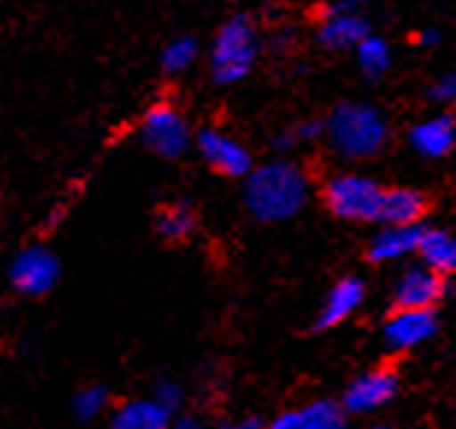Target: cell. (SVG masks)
<instances>
[{"label":"cell","instance_id":"obj_14","mask_svg":"<svg viewBox=\"0 0 456 429\" xmlns=\"http://www.w3.org/2000/svg\"><path fill=\"white\" fill-rule=\"evenodd\" d=\"M368 36V24L359 18L356 12H351V9H333L324 24H322V33H318V38L327 45V47H356L362 38Z\"/></svg>","mask_w":456,"mask_h":429},{"label":"cell","instance_id":"obj_25","mask_svg":"<svg viewBox=\"0 0 456 429\" xmlns=\"http://www.w3.org/2000/svg\"><path fill=\"white\" fill-rule=\"evenodd\" d=\"M268 429H304V412H286V415H280Z\"/></svg>","mask_w":456,"mask_h":429},{"label":"cell","instance_id":"obj_15","mask_svg":"<svg viewBox=\"0 0 456 429\" xmlns=\"http://www.w3.org/2000/svg\"><path fill=\"white\" fill-rule=\"evenodd\" d=\"M421 227L412 223V227H386L380 236L371 241V250L368 256L374 262H395V259H403L410 256L412 250H419V241H421Z\"/></svg>","mask_w":456,"mask_h":429},{"label":"cell","instance_id":"obj_30","mask_svg":"<svg viewBox=\"0 0 456 429\" xmlns=\"http://www.w3.org/2000/svg\"><path fill=\"white\" fill-rule=\"evenodd\" d=\"M380 429H383V426H380Z\"/></svg>","mask_w":456,"mask_h":429},{"label":"cell","instance_id":"obj_13","mask_svg":"<svg viewBox=\"0 0 456 429\" xmlns=\"http://www.w3.org/2000/svg\"><path fill=\"white\" fill-rule=\"evenodd\" d=\"M456 142V124L451 115H439L419 124L412 130V148L419 150L427 159H442L444 153H451Z\"/></svg>","mask_w":456,"mask_h":429},{"label":"cell","instance_id":"obj_29","mask_svg":"<svg viewBox=\"0 0 456 429\" xmlns=\"http://www.w3.org/2000/svg\"><path fill=\"white\" fill-rule=\"evenodd\" d=\"M365 0H338V9H351V12H356V6H362Z\"/></svg>","mask_w":456,"mask_h":429},{"label":"cell","instance_id":"obj_7","mask_svg":"<svg viewBox=\"0 0 456 429\" xmlns=\"http://www.w3.org/2000/svg\"><path fill=\"white\" fill-rule=\"evenodd\" d=\"M198 148L203 153V159H207L218 174H227V177H245L250 171V153L224 133L203 130L198 135Z\"/></svg>","mask_w":456,"mask_h":429},{"label":"cell","instance_id":"obj_1","mask_svg":"<svg viewBox=\"0 0 456 429\" xmlns=\"http://www.w3.org/2000/svg\"><path fill=\"white\" fill-rule=\"evenodd\" d=\"M248 209L259 221H286L306 203V177L289 162L262 165L248 177Z\"/></svg>","mask_w":456,"mask_h":429},{"label":"cell","instance_id":"obj_16","mask_svg":"<svg viewBox=\"0 0 456 429\" xmlns=\"http://www.w3.org/2000/svg\"><path fill=\"white\" fill-rule=\"evenodd\" d=\"M171 412L157 400H133L112 417V429H168Z\"/></svg>","mask_w":456,"mask_h":429},{"label":"cell","instance_id":"obj_21","mask_svg":"<svg viewBox=\"0 0 456 429\" xmlns=\"http://www.w3.org/2000/svg\"><path fill=\"white\" fill-rule=\"evenodd\" d=\"M106 403H110V392H106L103 385H89V388H83L80 394L74 397V415L80 417V421H94Z\"/></svg>","mask_w":456,"mask_h":429},{"label":"cell","instance_id":"obj_24","mask_svg":"<svg viewBox=\"0 0 456 429\" xmlns=\"http://www.w3.org/2000/svg\"><path fill=\"white\" fill-rule=\"evenodd\" d=\"M430 101L436 103H456V71L444 74L439 83L430 89Z\"/></svg>","mask_w":456,"mask_h":429},{"label":"cell","instance_id":"obj_11","mask_svg":"<svg viewBox=\"0 0 456 429\" xmlns=\"http://www.w3.org/2000/svg\"><path fill=\"white\" fill-rule=\"evenodd\" d=\"M427 209V200L421 191L415 189H389L383 191L380 200V214L377 221H386L389 227H412Z\"/></svg>","mask_w":456,"mask_h":429},{"label":"cell","instance_id":"obj_17","mask_svg":"<svg viewBox=\"0 0 456 429\" xmlns=\"http://www.w3.org/2000/svg\"><path fill=\"white\" fill-rule=\"evenodd\" d=\"M419 253L424 259V268H430L433 274H456V236L442 230H427L421 232Z\"/></svg>","mask_w":456,"mask_h":429},{"label":"cell","instance_id":"obj_23","mask_svg":"<svg viewBox=\"0 0 456 429\" xmlns=\"http://www.w3.org/2000/svg\"><path fill=\"white\" fill-rule=\"evenodd\" d=\"M153 400H157L159 406L168 409V412H174V409L180 406V400H183V388L177 383H171V379H162V383L157 385V392H153Z\"/></svg>","mask_w":456,"mask_h":429},{"label":"cell","instance_id":"obj_10","mask_svg":"<svg viewBox=\"0 0 456 429\" xmlns=\"http://www.w3.org/2000/svg\"><path fill=\"white\" fill-rule=\"evenodd\" d=\"M395 388H397V376L392 370H371V374L359 376L345 394L347 412H371V409L383 406L395 394Z\"/></svg>","mask_w":456,"mask_h":429},{"label":"cell","instance_id":"obj_3","mask_svg":"<svg viewBox=\"0 0 456 429\" xmlns=\"http://www.w3.org/2000/svg\"><path fill=\"white\" fill-rule=\"evenodd\" d=\"M256 56V33L250 18L236 15L221 27L212 45V74L218 83H239L250 71Z\"/></svg>","mask_w":456,"mask_h":429},{"label":"cell","instance_id":"obj_19","mask_svg":"<svg viewBox=\"0 0 456 429\" xmlns=\"http://www.w3.org/2000/svg\"><path fill=\"white\" fill-rule=\"evenodd\" d=\"M356 56L368 77H380L386 68H389V45H386L380 36L368 33L362 42L356 45Z\"/></svg>","mask_w":456,"mask_h":429},{"label":"cell","instance_id":"obj_20","mask_svg":"<svg viewBox=\"0 0 456 429\" xmlns=\"http://www.w3.org/2000/svg\"><path fill=\"white\" fill-rule=\"evenodd\" d=\"M304 412V429H345V415L336 403H313Z\"/></svg>","mask_w":456,"mask_h":429},{"label":"cell","instance_id":"obj_4","mask_svg":"<svg viewBox=\"0 0 456 429\" xmlns=\"http://www.w3.org/2000/svg\"><path fill=\"white\" fill-rule=\"evenodd\" d=\"M324 200H327V206H330V212L336 214V218L377 221V214H380L383 189L374 180H368V177L347 174V177H336V180L327 182Z\"/></svg>","mask_w":456,"mask_h":429},{"label":"cell","instance_id":"obj_8","mask_svg":"<svg viewBox=\"0 0 456 429\" xmlns=\"http://www.w3.org/2000/svg\"><path fill=\"white\" fill-rule=\"evenodd\" d=\"M444 282L430 268H410L395 286L397 309H430L442 297Z\"/></svg>","mask_w":456,"mask_h":429},{"label":"cell","instance_id":"obj_18","mask_svg":"<svg viewBox=\"0 0 456 429\" xmlns=\"http://www.w3.org/2000/svg\"><path fill=\"white\" fill-rule=\"evenodd\" d=\"M157 230L162 232L165 239H171V241L189 239L191 230H195V212H191L186 203H171V206L159 209Z\"/></svg>","mask_w":456,"mask_h":429},{"label":"cell","instance_id":"obj_2","mask_svg":"<svg viewBox=\"0 0 456 429\" xmlns=\"http://www.w3.org/2000/svg\"><path fill=\"white\" fill-rule=\"evenodd\" d=\"M327 135L333 148L347 159H368L386 144L389 124L386 115L365 103H342L327 118Z\"/></svg>","mask_w":456,"mask_h":429},{"label":"cell","instance_id":"obj_27","mask_svg":"<svg viewBox=\"0 0 456 429\" xmlns=\"http://www.w3.org/2000/svg\"><path fill=\"white\" fill-rule=\"evenodd\" d=\"M224 429H262V424L256 417H245V421H236V424H227Z\"/></svg>","mask_w":456,"mask_h":429},{"label":"cell","instance_id":"obj_6","mask_svg":"<svg viewBox=\"0 0 456 429\" xmlns=\"http://www.w3.org/2000/svg\"><path fill=\"white\" fill-rule=\"evenodd\" d=\"M9 279L21 295H47L60 279V259L45 247H27L24 253H18V259L9 268Z\"/></svg>","mask_w":456,"mask_h":429},{"label":"cell","instance_id":"obj_9","mask_svg":"<svg viewBox=\"0 0 456 429\" xmlns=\"http://www.w3.org/2000/svg\"><path fill=\"white\" fill-rule=\"evenodd\" d=\"M436 333V318L430 309H397L386 324V341L397 350L415 347Z\"/></svg>","mask_w":456,"mask_h":429},{"label":"cell","instance_id":"obj_12","mask_svg":"<svg viewBox=\"0 0 456 429\" xmlns=\"http://www.w3.org/2000/svg\"><path fill=\"white\" fill-rule=\"evenodd\" d=\"M362 297H365L362 279H356V277L342 279L333 291H330V297H327V304L322 309V315H318V324L315 327L318 329H330V327L342 324L345 318H351L354 312L359 309Z\"/></svg>","mask_w":456,"mask_h":429},{"label":"cell","instance_id":"obj_22","mask_svg":"<svg viewBox=\"0 0 456 429\" xmlns=\"http://www.w3.org/2000/svg\"><path fill=\"white\" fill-rule=\"evenodd\" d=\"M195 56H198V42L189 36H183V38H174V42L165 47L162 65L168 68V71H183V68H189L195 62Z\"/></svg>","mask_w":456,"mask_h":429},{"label":"cell","instance_id":"obj_28","mask_svg":"<svg viewBox=\"0 0 456 429\" xmlns=\"http://www.w3.org/2000/svg\"><path fill=\"white\" fill-rule=\"evenodd\" d=\"M436 42H439V33H436V30H424V33H419V45L430 47V45H436Z\"/></svg>","mask_w":456,"mask_h":429},{"label":"cell","instance_id":"obj_5","mask_svg":"<svg viewBox=\"0 0 456 429\" xmlns=\"http://www.w3.org/2000/svg\"><path fill=\"white\" fill-rule=\"evenodd\" d=\"M142 135L148 142V148L165 156V159L183 156L189 148V124L171 103L151 106L142 121Z\"/></svg>","mask_w":456,"mask_h":429},{"label":"cell","instance_id":"obj_26","mask_svg":"<svg viewBox=\"0 0 456 429\" xmlns=\"http://www.w3.org/2000/svg\"><path fill=\"white\" fill-rule=\"evenodd\" d=\"M168 429H203V424L195 421V417H180V421L168 424Z\"/></svg>","mask_w":456,"mask_h":429}]
</instances>
